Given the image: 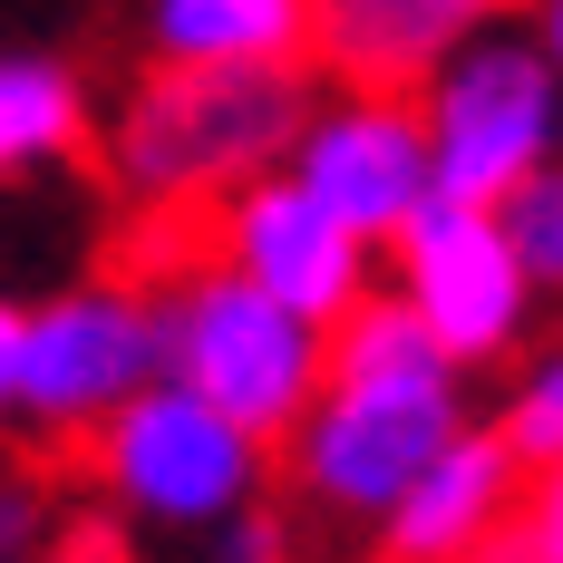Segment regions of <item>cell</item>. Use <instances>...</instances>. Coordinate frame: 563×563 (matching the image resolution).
<instances>
[{
    "label": "cell",
    "instance_id": "ffe728a7",
    "mask_svg": "<svg viewBox=\"0 0 563 563\" xmlns=\"http://www.w3.org/2000/svg\"><path fill=\"white\" fill-rule=\"evenodd\" d=\"M30 563H126V554H117L108 534H68V544H40Z\"/></svg>",
    "mask_w": 563,
    "mask_h": 563
},
{
    "label": "cell",
    "instance_id": "7a4b0ae2",
    "mask_svg": "<svg viewBox=\"0 0 563 563\" xmlns=\"http://www.w3.org/2000/svg\"><path fill=\"white\" fill-rule=\"evenodd\" d=\"M311 117L301 58L282 68H156L117 117V175L146 205H214L233 185L273 175Z\"/></svg>",
    "mask_w": 563,
    "mask_h": 563
},
{
    "label": "cell",
    "instance_id": "8fae6325",
    "mask_svg": "<svg viewBox=\"0 0 563 563\" xmlns=\"http://www.w3.org/2000/svg\"><path fill=\"white\" fill-rule=\"evenodd\" d=\"M515 0H311V49L350 88H418L456 40L506 20Z\"/></svg>",
    "mask_w": 563,
    "mask_h": 563
},
{
    "label": "cell",
    "instance_id": "277c9868",
    "mask_svg": "<svg viewBox=\"0 0 563 563\" xmlns=\"http://www.w3.org/2000/svg\"><path fill=\"white\" fill-rule=\"evenodd\" d=\"M88 466L136 525H175V534H205L263 496V438L166 369L88 428Z\"/></svg>",
    "mask_w": 563,
    "mask_h": 563
},
{
    "label": "cell",
    "instance_id": "2e32d148",
    "mask_svg": "<svg viewBox=\"0 0 563 563\" xmlns=\"http://www.w3.org/2000/svg\"><path fill=\"white\" fill-rule=\"evenodd\" d=\"M515 544H525L534 563H563V456H544L534 486L515 496Z\"/></svg>",
    "mask_w": 563,
    "mask_h": 563
},
{
    "label": "cell",
    "instance_id": "e0dca14e",
    "mask_svg": "<svg viewBox=\"0 0 563 563\" xmlns=\"http://www.w3.org/2000/svg\"><path fill=\"white\" fill-rule=\"evenodd\" d=\"M49 544V496H40V476H10L0 466V563H30Z\"/></svg>",
    "mask_w": 563,
    "mask_h": 563
},
{
    "label": "cell",
    "instance_id": "7c38bea8",
    "mask_svg": "<svg viewBox=\"0 0 563 563\" xmlns=\"http://www.w3.org/2000/svg\"><path fill=\"white\" fill-rule=\"evenodd\" d=\"M166 68H282L311 58V0H146Z\"/></svg>",
    "mask_w": 563,
    "mask_h": 563
},
{
    "label": "cell",
    "instance_id": "6da1fadb",
    "mask_svg": "<svg viewBox=\"0 0 563 563\" xmlns=\"http://www.w3.org/2000/svg\"><path fill=\"white\" fill-rule=\"evenodd\" d=\"M456 438V360L408 301H350L331 321L321 398L291 428V466L331 515H389L408 476Z\"/></svg>",
    "mask_w": 563,
    "mask_h": 563
},
{
    "label": "cell",
    "instance_id": "ac0fdd59",
    "mask_svg": "<svg viewBox=\"0 0 563 563\" xmlns=\"http://www.w3.org/2000/svg\"><path fill=\"white\" fill-rule=\"evenodd\" d=\"M214 534V563H282V525L263 506H233L224 525H205Z\"/></svg>",
    "mask_w": 563,
    "mask_h": 563
},
{
    "label": "cell",
    "instance_id": "30bf717a",
    "mask_svg": "<svg viewBox=\"0 0 563 563\" xmlns=\"http://www.w3.org/2000/svg\"><path fill=\"white\" fill-rule=\"evenodd\" d=\"M515 496H525V456L506 448V428H456L448 448L408 476L379 525H389V563H466L486 534L515 525Z\"/></svg>",
    "mask_w": 563,
    "mask_h": 563
},
{
    "label": "cell",
    "instance_id": "5bb4252c",
    "mask_svg": "<svg viewBox=\"0 0 563 563\" xmlns=\"http://www.w3.org/2000/svg\"><path fill=\"white\" fill-rule=\"evenodd\" d=\"M496 224H506L525 282H534V291H563V156H544L525 185L496 195Z\"/></svg>",
    "mask_w": 563,
    "mask_h": 563
},
{
    "label": "cell",
    "instance_id": "52a82bcc",
    "mask_svg": "<svg viewBox=\"0 0 563 563\" xmlns=\"http://www.w3.org/2000/svg\"><path fill=\"white\" fill-rule=\"evenodd\" d=\"M398 243V301L428 321V340L448 360H496L525 340V311H534V282L515 263L496 205H466V195H428Z\"/></svg>",
    "mask_w": 563,
    "mask_h": 563
},
{
    "label": "cell",
    "instance_id": "9a60e30c",
    "mask_svg": "<svg viewBox=\"0 0 563 563\" xmlns=\"http://www.w3.org/2000/svg\"><path fill=\"white\" fill-rule=\"evenodd\" d=\"M506 448L525 456V466L563 456V340L525 369V389H515V408H506Z\"/></svg>",
    "mask_w": 563,
    "mask_h": 563
},
{
    "label": "cell",
    "instance_id": "8992f818",
    "mask_svg": "<svg viewBox=\"0 0 563 563\" xmlns=\"http://www.w3.org/2000/svg\"><path fill=\"white\" fill-rule=\"evenodd\" d=\"M166 369L156 350V291L136 282H78L40 311H20V428L88 438L117 398H136Z\"/></svg>",
    "mask_w": 563,
    "mask_h": 563
},
{
    "label": "cell",
    "instance_id": "ba28073f",
    "mask_svg": "<svg viewBox=\"0 0 563 563\" xmlns=\"http://www.w3.org/2000/svg\"><path fill=\"white\" fill-rule=\"evenodd\" d=\"M282 166L301 175L360 243H389V233L438 195L428 126H418V98H408V88H350L340 108H311Z\"/></svg>",
    "mask_w": 563,
    "mask_h": 563
},
{
    "label": "cell",
    "instance_id": "4fadbf2b",
    "mask_svg": "<svg viewBox=\"0 0 563 563\" xmlns=\"http://www.w3.org/2000/svg\"><path fill=\"white\" fill-rule=\"evenodd\" d=\"M78 136H88V98L58 58H0V175L78 156Z\"/></svg>",
    "mask_w": 563,
    "mask_h": 563
},
{
    "label": "cell",
    "instance_id": "44dd1931",
    "mask_svg": "<svg viewBox=\"0 0 563 563\" xmlns=\"http://www.w3.org/2000/svg\"><path fill=\"white\" fill-rule=\"evenodd\" d=\"M534 49L554 58V78H563V0H544V40H534Z\"/></svg>",
    "mask_w": 563,
    "mask_h": 563
},
{
    "label": "cell",
    "instance_id": "5b68a950",
    "mask_svg": "<svg viewBox=\"0 0 563 563\" xmlns=\"http://www.w3.org/2000/svg\"><path fill=\"white\" fill-rule=\"evenodd\" d=\"M418 126H428V166H438V195H466V205H496L506 185L544 166L563 146V78L534 40H506V30H476L456 40L428 78H418Z\"/></svg>",
    "mask_w": 563,
    "mask_h": 563
},
{
    "label": "cell",
    "instance_id": "9c48e42d",
    "mask_svg": "<svg viewBox=\"0 0 563 563\" xmlns=\"http://www.w3.org/2000/svg\"><path fill=\"white\" fill-rule=\"evenodd\" d=\"M214 263H233L253 291H273L282 311H301V321H321V331L369 291V243L340 224L291 166H273V175H253V185L224 195V214H214Z\"/></svg>",
    "mask_w": 563,
    "mask_h": 563
},
{
    "label": "cell",
    "instance_id": "d6986e66",
    "mask_svg": "<svg viewBox=\"0 0 563 563\" xmlns=\"http://www.w3.org/2000/svg\"><path fill=\"white\" fill-rule=\"evenodd\" d=\"M20 408V301H0V428Z\"/></svg>",
    "mask_w": 563,
    "mask_h": 563
},
{
    "label": "cell",
    "instance_id": "3957f363",
    "mask_svg": "<svg viewBox=\"0 0 563 563\" xmlns=\"http://www.w3.org/2000/svg\"><path fill=\"white\" fill-rule=\"evenodd\" d=\"M156 350H166V379L214 398L263 448L301 428V408L321 398V369H331V331L282 311L273 291H253L233 263H205L156 301Z\"/></svg>",
    "mask_w": 563,
    "mask_h": 563
}]
</instances>
